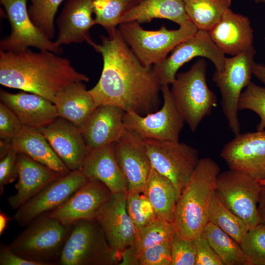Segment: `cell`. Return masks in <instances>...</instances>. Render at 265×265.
Wrapping results in <instances>:
<instances>
[{
	"mask_svg": "<svg viewBox=\"0 0 265 265\" xmlns=\"http://www.w3.org/2000/svg\"><path fill=\"white\" fill-rule=\"evenodd\" d=\"M101 44L87 43L100 53L103 67L100 79L88 92L97 106H115L145 115L157 110L161 84L153 67L143 66L118 28L101 35Z\"/></svg>",
	"mask_w": 265,
	"mask_h": 265,
	"instance_id": "cell-1",
	"label": "cell"
},
{
	"mask_svg": "<svg viewBox=\"0 0 265 265\" xmlns=\"http://www.w3.org/2000/svg\"><path fill=\"white\" fill-rule=\"evenodd\" d=\"M47 50H0V83L44 97L53 103L62 89L76 82H88L70 61Z\"/></svg>",
	"mask_w": 265,
	"mask_h": 265,
	"instance_id": "cell-2",
	"label": "cell"
},
{
	"mask_svg": "<svg viewBox=\"0 0 265 265\" xmlns=\"http://www.w3.org/2000/svg\"><path fill=\"white\" fill-rule=\"evenodd\" d=\"M220 173L213 159H200L176 204L171 223L177 236L193 240L202 234L209 222L211 202Z\"/></svg>",
	"mask_w": 265,
	"mask_h": 265,
	"instance_id": "cell-3",
	"label": "cell"
},
{
	"mask_svg": "<svg viewBox=\"0 0 265 265\" xmlns=\"http://www.w3.org/2000/svg\"><path fill=\"white\" fill-rule=\"evenodd\" d=\"M207 66L204 59H198L188 71L177 74L171 84L175 106L193 132L217 104L216 95L207 84Z\"/></svg>",
	"mask_w": 265,
	"mask_h": 265,
	"instance_id": "cell-4",
	"label": "cell"
},
{
	"mask_svg": "<svg viewBox=\"0 0 265 265\" xmlns=\"http://www.w3.org/2000/svg\"><path fill=\"white\" fill-rule=\"evenodd\" d=\"M31 222L9 247L27 260L42 265L56 264L72 225L63 224L50 217L48 213L41 215Z\"/></svg>",
	"mask_w": 265,
	"mask_h": 265,
	"instance_id": "cell-5",
	"label": "cell"
},
{
	"mask_svg": "<svg viewBox=\"0 0 265 265\" xmlns=\"http://www.w3.org/2000/svg\"><path fill=\"white\" fill-rule=\"evenodd\" d=\"M118 30L140 62L147 67L161 63L176 46L198 31L190 22L177 29L169 30L163 25L157 30H145L139 23L131 22L120 24Z\"/></svg>",
	"mask_w": 265,
	"mask_h": 265,
	"instance_id": "cell-6",
	"label": "cell"
},
{
	"mask_svg": "<svg viewBox=\"0 0 265 265\" xmlns=\"http://www.w3.org/2000/svg\"><path fill=\"white\" fill-rule=\"evenodd\" d=\"M118 263L98 222L80 220L72 226L56 264L60 265H110Z\"/></svg>",
	"mask_w": 265,
	"mask_h": 265,
	"instance_id": "cell-7",
	"label": "cell"
},
{
	"mask_svg": "<svg viewBox=\"0 0 265 265\" xmlns=\"http://www.w3.org/2000/svg\"><path fill=\"white\" fill-rule=\"evenodd\" d=\"M256 53L252 47L233 57L226 58L223 70H215L212 76V80L220 92L222 112L235 135L240 133L238 102L243 88L252 82Z\"/></svg>",
	"mask_w": 265,
	"mask_h": 265,
	"instance_id": "cell-8",
	"label": "cell"
},
{
	"mask_svg": "<svg viewBox=\"0 0 265 265\" xmlns=\"http://www.w3.org/2000/svg\"><path fill=\"white\" fill-rule=\"evenodd\" d=\"M260 185L244 173L229 169L218 175L215 193L249 229L261 223L258 209Z\"/></svg>",
	"mask_w": 265,
	"mask_h": 265,
	"instance_id": "cell-9",
	"label": "cell"
},
{
	"mask_svg": "<svg viewBox=\"0 0 265 265\" xmlns=\"http://www.w3.org/2000/svg\"><path fill=\"white\" fill-rule=\"evenodd\" d=\"M161 92L163 104L159 110L145 115L132 110L125 111V128L143 140L178 141L185 122L175 106L168 84L161 86Z\"/></svg>",
	"mask_w": 265,
	"mask_h": 265,
	"instance_id": "cell-10",
	"label": "cell"
},
{
	"mask_svg": "<svg viewBox=\"0 0 265 265\" xmlns=\"http://www.w3.org/2000/svg\"><path fill=\"white\" fill-rule=\"evenodd\" d=\"M144 142L152 166L172 182L179 195L199 162L198 150L179 141Z\"/></svg>",
	"mask_w": 265,
	"mask_h": 265,
	"instance_id": "cell-11",
	"label": "cell"
},
{
	"mask_svg": "<svg viewBox=\"0 0 265 265\" xmlns=\"http://www.w3.org/2000/svg\"><path fill=\"white\" fill-rule=\"evenodd\" d=\"M27 0H0L11 26V33L0 42V50L19 52L35 47L61 54V46L48 37L31 20Z\"/></svg>",
	"mask_w": 265,
	"mask_h": 265,
	"instance_id": "cell-12",
	"label": "cell"
},
{
	"mask_svg": "<svg viewBox=\"0 0 265 265\" xmlns=\"http://www.w3.org/2000/svg\"><path fill=\"white\" fill-rule=\"evenodd\" d=\"M196 57L209 59L218 71L224 68L225 53L213 42L208 31L198 30L194 35L176 46L171 54L161 63L152 66L161 85L171 84L176 79L178 70Z\"/></svg>",
	"mask_w": 265,
	"mask_h": 265,
	"instance_id": "cell-13",
	"label": "cell"
},
{
	"mask_svg": "<svg viewBox=\"0 0 265 265\" xmlns=\"http://www.w3.org/2000/svg\"><path fill=\"white\" fill-rule=\"evenodd\" d=\"M88 179L80 170L71 171L52 182L21 206L14 219L26 226L37 217L50 212L65 202Z\"/></svg>",
	"mask_w": 265,
	"mask_h": 265,
	"instance_id": "cell-14",
	"label": "cell"
},
{
	"mask_svg": "<svg viewBox=\"0 0 265 265\" xmlns=\"http://www.w3.org/2000/svg\"><path fill=\"white\" fill-rule=\"evenodd\" d=\"M127 191L112 193L97 212L95 219L119 262L121 253L134 246L136 227L126 208Z\"/></svg>",
	"mask_w": 265,
	"mask_h": 265,
	"instance_id": "cell-15",
	"label": "cell"
},
{
	"mask_svg": "<svg viewBox=\"0 0 265 265\" xmlns=\"http://www.w3.org/2000/svg\"><path fill=\"white\" fill-rule=\"evenodd\" d=\"M220 156L229 169L258 181L265 180V131L235 135L224 146Z\"/></svg>",
	"mask_w": 265,
	"mask_h": 265,
	"instance_id": "cell-16",
	"label": "cell"
},
{
	"mask_svg": "<svg viewBox=\"0 0 265 265\" xmlns=\"http://www.w3.org/2000/svg\"><path fill=\"white\" fill-rule=\"evenodd\" d=\"M114 153L125 178L127 191H142L152 167L144 140L126 129L114 143Z\"/></svg>",
	"mask_w": 265,
	"mask_h": 265,
	"instance_id": "cell-17",
	"label": "cell"
},
{
	"mask_svg": "<svg viewBox=\"0 0 265 265\" xmlns=\"http://www.w3.org/2000/svg\"><path fill=\"white\" fill-rule=\"evenodd\" d=\"M112 193L103 183L88 180L65 202L48 214L67 225H73L80 220L94 219Z\"/></svg>",
	"mask_w": 265,
	"mask_h": 265,
	"instance_id": "cell-18",
	"label": "cell"
},
{
	"mask_svg": "<svg viewBox=\"0 0 265 265\" xmlns=\"http://www.w3.org/2000/svg\"><path fill=\"white\" fill-rule=\"evenodd\" d=\"M38 130L71 171L80 169L89 151L78 127L59 117Z\"/></svg>",
	"mask_w": 265,
	"mask_h": 265,
	"instance_id": "cell-19",
	"label": "cell"
},
{
	"mask_svg": "<svg viewBox=\"0 0 265 265\" xmlns=\"http://www.w3.org/2000/svg\"><path fill=\"white\" fill-rule=\"evenodd\" d=\"M125 111L112 105L97 106L80 129L89 151L117 141L124 133Z\"/></svg>",
	"mask_w": 265,
	"mask_h": 265,
	"instance_id": "cell-20",
	"label": "cell"
},
{
	"mask_svg": "<svg viewBox=\"0 0 265 265\" xmlns=\"http://www.w3.org/2000/svg\"><path fill=\"white\" fill-rule=\"evenodd\" d=\"M208 33L225 54L235 56L253 47V30L249 19L230 8Z\"/></svg>",
	"mask_w": 265,
	"mask_h": 265,
	"instance_id": "cell-21",
	"label": "cell"
},
{
	"mask_svg": "<svg viewBox=\"0 0 265 265\" xmlns=\"http://www.w3.org/2000/svg\"><path fill=\"white\" fill-rule=\"evenodd\" d=\"M18 181L16 193L8 198L13 209H18L45 187L62 175L23 153L17 157Z\"/></svg>",
	"mask_w": 265,
	"mask_h": 265,
	"instance_id": "cell-22",
	"label": "cell"
},
{
	"mask_svg": "<svg viewBox=\"0 0 265 265\" xmlns=\"http://www.w3.org/2000/svg\"><path fill=\"white\" fill-rule=\"evenodd\" d=\"M0 100L15 113L23 126L38 129L59 117L54 104L36 94H13L1 90Z\"/></svg>",
	"mask_w": 265,
	"mask_h": 265,
	"instance_id": "cell-23",
	"label": "cell"
},
{
	"mask_svg": "<svg viewBox=\"0 0 265 265\" xmlns=\"http://www.w3.org/2000/svg\"><path fill=\"white\" fill-rule=\"evenodd\" d=\"M93 0H68L57 21L58 33L55 42L58 45L88 42L90 28L95 25Z\"/></svg>",
	"mask_w": 265,
	"mask_h": 265,
	"instance_id": "cell-24",
	"label": "cell"
},
{
	"mask_svg": "<svg viewBox=\"0 0 265 265\" xmlns=\"http://www.w3.org/2000/svg\"><path fill=\"white\" fill-rule=\"evenodd\" d=\"M80 170L88 180L103 183L112 193L127 191L125 178L115 157L114 143L89 151Z\"/></svg>",
	"mask_w": 265,
	"mask_h": 265,
	"instance_id": "cell-25",
	"label": "cell"
},
{
	"mask_svg": "<svg viewBox=\"0 0 265 265\" xmlns=\"http://www.w3.org/2000/svg\"><path fill=\"white\" fill-rule=\"evenodd\" d=\"M11 149L23 153L62 176L71 171L54 151L44 135L37 129L23 126L11 141Z\"/></svg>",
	"mask_w": 265,
	"mask_h": 265,
	"instance_id": "cell-26",
	"label": "cell"
},
{
	"mask_svg": "<svg viewBox=\"0 0 265 265\" xmlns=\"http://www.w3.org/2000/svg\"><path fill=\"white\" fill-rule=\"evenodd\" d=\"M53 103L59 117L80 129L97 106L83 82L73 83L62 89L55 96Z\"/></svg>",
	"mask_w": 265,
	"mask_h": 265,
	"instance_id": "cell-27",
	"label": "cell"
},
{
	"mask_svg": "<svg viewBox=\"0 0 265 265\" xmlns=\"http://www.w3.org/2000/svg\"><path fill=\"white\" fill-rule=\"evenodd\" d=\"M156 18L170 20L180 26L190 22L183 0H143L124 15L120 24L147 23Z\"/></svg>",
	"mask_w": 265,
	"mask_h": 265,
	"instance_id": "cell-28",
	"label": "cell"
},
{
	"mask_svg": "<svg viewBox=\"0 0 265 265\" xmlns=\"http://www.w3.org/2000/svg\"><path fill=\"white\" fill-rule=\"evenodd\" d=\"M142 191L157 215L171 222L179 196L172 182L152 167Z\"/></svg>",
	"mask_w": 265,
	"mask_h": 265,
	"instance_id": "cell-29",
	"label": "cell"
},
{
	"mask_svg": "<svg viewBox=\"0 0 265 265\" xmlns=\"http://www.w3.org/2000/svg\"><path fill=\"white\" fill-rule=\"evenodd\" d=\"M189 21L198 30L208 31L232 3L231 0H183Z\"/></svg>",
	"mask_w": 265,
	"mask_h": 265,
	"instance_id": "cell-30",
	"label": "cell"
},
{
	"mask_svg": "<svg viewBox=\"0 0 265 265\" xmlns=\"http://www.w3.org/2000/svg\"><path fill=\"white\" fill-rule=\"evenodd\" d=\"M202 234L223 265H246L240 244L218 227L208 222Z\"/></svg>",
	"mask_w": 265,
	"mask_h": 265,
	"instance_id": "cell-31",
	"label": "cell"
},
{
	"mask_svg": "<svg viewBox=\"0 0 265 265\" xmlns=\"http://www.w3.org/2000/svg\"><path fill=\"white\" fill-rule=\"evenodd\" d=\"M209 222L218 227L239 244L249 230L246 223L229 209L215 192L211 202Z\"/></svg>",
	"mask_w": 265,
	"mask_h": 265,
	"instance_id": "cell-32",
	"label": "cell"
},
{
	"mask_svg": "<svg viewBox=\"0 0 265 265\" xmlns=\"http://www.w3.org/2000/svg\"><path fill=\"white\" fill-rule=\"evenodd\" d=\"M143 0H93L95 24L103 26L108 33L116 28L129 11Z\"/></svg>",
	"mask_w": 265,
	"mask_h": 265,
	"instance_id": "cell-33",
	"label": "cell"
},
{
	"mask_svg": "<svg viewBox=\"0 0 265 265\" xmlns=\"http://www.w3.org/2000/svg\"><path fill=\"white\" fill-rule=\"evenodd\" d=\"M175 235L171 222L158 217L137 231L134 248L137 256L146 249L165 242H171Z\"/></svg>",
	"mask_w": 265,
	"mask_h": 265,
	"instance_id": "cell-34",
	"label": "cell"
},
{
	"mask_svg": "<svg viewBox=\"0 0 265 265\" xmlns=\"http://www.w3.org/2000/svg\"><path fill=\"white\" fill-rule=\"evenodd\" d=\"M63 0H30L28 8L31 20L50 39L54 36V19Z\"/></svg>",
	"mask_w": 265,
	"mask_h": 265,
	"instance_id": "cell-35",
	"label": "cell"
},
{
	"mask_svg": "<svg viewBox=\"0 0 265 265\" xmlns=\"http://www.w3.org/2000/svg\"><path fill=\"white\" fill-rule=\"evenodd\" d=\"M240 245L246 265H265V224L260 223L249 229Z\"/></svg>",
	"mask_w": 265,
	"mask_h": 265,
	"instance_id": "cell-36",
	"label": "cell"
},
{
	"mask_svg": "<svg viewBox=\"0 0 265 265\" xmlns=\"http://www.w3.org/2000/svg\"><path fill=\"white\" fill-rule=\"evenodd\" d=\"M126 208L136 232L159 217L143 191H127Z\"/></svg>",
	"mask_w": 265,
	"mask_h": 265,
	"instance_id": "cell-37",
	"label": "cell"
},
{
	"mask_svg": "<svg viewBox=\"0 0 265 265\" xmlns=\"http://www.w3.org/2000/svg\"><path fill=\"white\" fill-rule=\"evenodd\" d=\"M238 110L248 109L257 114L260 122L257 131H265V87L251 82L240 96Z\"/></svg>",
	"mask_w": 265,
	"mask_h": 265,
	"instance_id": "cell-38",
	"label": "cell"
},
{
	"mask_svg": "<svg viewBox=\"0 0 265 265\" xmlns=\"http://www.w3.org/2000/svg\"><path fill=\"white\" fill-rule=\"evenodd\" d=\"M171 265H195L196 251L193 240L182 238L175 234L171 241Z\"/></svg>",
	"mask_w": 265,
	"mask_h": 265,
	"instance_id": "cell-39",
	"label": "cell"
},
{
	"mask_svg": "<svg viewBox=\"0 0 265 265\" xmlns=\"http://www.w3.org/2000/svg\"><path fill=\"white\" fill-rule=\"evenodd\" d=\"M140 265H171V242L150 247L137 257Z\"/></svg>",
	"mask_w": 265,
	"mask_h": 265,
	"instance_id": "cell-40",
	"label": "cell"
},
{
	"mask_svg": "<svg viewBox=\"0 0 265 265\" xmlns=\"http://www.w3.org/2000/svg\"><path fill=\"white\" fill-rule=\"evenodd\" d=\"M23 127L15 113L7 106L0 103V139L11 141Z\"/></svg>",
	"mask_w": 265,
	"mask_h": 265,
	"instance_id": "cell-41",
	"label": "cell"
},
{
	"mask_svg": "<svg viewBox=\"0 0 265 265\" xmlns=\"http://www.w3.org/2000/svg\"><path fill=\"white\" fill-rule=\"evenodd\" d=\"M193 240L196 251L195 265H223L216 253L202 234Z\"/></svg>",
	"mask_w": 265,
	"mask_h": 265,
	"instance_id": "cell-42",
	"label": "cell"
},
{
	"mask_svg": "<svg viewBox=\"0 0 265 265\" xmlns=\"http://www.w3.org/2000/svg\"><path fill=\"white\" fill-rule=\"evenodd\" d=\"M18 153L11 149L0 161V190L3 193L5 185L13 182L18 177Z\"/></svg>",
	"mask_w": 265,
	"mask_h": 265,
	"instance_id": "cell-43",
	"label": "cell"
},
{
	"mask_svg": "<svg viewBox=\"0 0 265 265\" xmlns=\"http://www.w3.org/2000/svg\"><path fill=\"white\" fill-rule=\"evenodd\" d=\"M0 265H42L40 263L27 260L14 252L9 246L1 244L0 248Z\"/></svg>",
	"mask_w": 265,
	"mask_h": 265,
	"instance_id": "cell-44",
	"label": "cell"
},
{
	"mask_svg": "<svg viewBox=\"0 0 265 265\" xmlns=\"http://www.w3.org/2000/svg\"><path fill=\"white\" fill-rule=\"evenodd\" d=\"M119 265H139L134 246L123 251L120 256Z\"/></svg>",
	"mask_w": 265,
	"mask_h": 265,
	"instance_id": "cell-45",
	"label": "cell"
},
{
	"mask_svg": "<svg viewBox=\"0 0 265 265\" xmlns=\"http://www.w3.org/2000/svg\"><path fill=\"white\" fill-rule=\"evenodd\" d=\"M258 209L261 223L265 224V185H260Z\"/></svg>",
	"mask_w": 265,
	"mask_h": 265,
	"instance_id": "cell-46",
	"label": "cell"
},
{
	"mask_svg": "<svg viewBox=\"0 0 265 265\" xmlns=\"http://www.w3.org/2000/svg\"><path fill=\"white\" fill-rule=\"evenodd\" d=\"M253 75L265 85V64L255 63L253 68Z\"/></svg>",
	"mask_w": 265,
	"mask_h": 265,
	"instance_id": "cell-47",
	"label": "cell"
},
{
	"mask_svg": "<svg viewBox=\"0 0 265 265\" xmlns=\"http://www.w3.org/2000/svg\"><path fill=\"white\" fill-rule=\"evenodd\" d=\"M11 217L7 215L3 212H0V235H2L6 228L9 221L10 220Z\"/></svg>",
	"mask_w": 265,
	"mask_h": 265,
	"instance_id": "cell-48",
	"label": "cell"
},
{
	"mask_svg": "<svg viewBox=\"0 0 265 265\" xmlns=\"http://www.w3.org/2000/svg\"><path fill=\"white\" fill-rule=\"evenodd\" d=\"M255 2L257 3H265V0H254Z\"/></svg>",
	"mask_w": 265,
	"mask_h": 265,
	"instance_id": "cell-49",
	"label": "cell"
},
{
	"mask_svg": "<svg viewBox=\"0 0 265 265\" xmlns=\"http://www.w3.org/2000/svg\"><path fill=\"white\" fill-rule=\"evenodd\" d=\"M258 182L260 185H265V180H260Z\"/></svg>",
	"mask_w": 265,
	"mask_h": 265,
	"instance_id": "cell-50",
	"label": "cell"
},
{
	"mask_svg": "<svg viewBox=\"0 0 265 265\" xmlns=\"http://www.w3.org/2000/svg\"></svg>",
	"mask_w": 265,
	"mask_h": 265,
	"instance_id": "cell-51",
	"label": "cell"
}]
</instances>
